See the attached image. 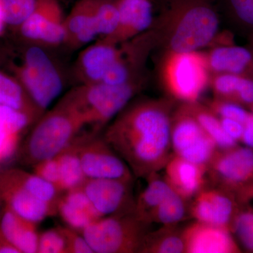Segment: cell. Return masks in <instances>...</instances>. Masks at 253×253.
Wrapping results in <instances>:
<instances>
[{
  "mask_svg": "<svg viewBox=\"0 0 253 253\" xmlns=\"http://www.w3.org/2000/svg\"><path fill=\"white\" fill-rule=\"evenodd\" d=\"M173 109L171 98L130 101L106 126L105 140L136 177L157 174L172 155Z\"/></svg>",
  "mask_w": 253,
  "mask_h": 253,
  "instance_id": "6da1fadb",
  "label": "cell"
},
{
  "mask_svg": "<svg viewBox=\"0 0 253 253\" xmlns=\"http://www.w3.org/2000/svg\"><path fill=\"white\" fill-rule=\"evenodd\" d=\"M151 28L166 51L188 52L211 45L219 21L212 0H165Z\"/></svg>",
  "mask_w": 253,
  "mask_h": 253,
  "instance_id": "7a4b0ae2",
  "label": "cell"
},
{
  "mask_svg": "<svg viewBox=\"0 0 253 253\" xmlns=\"http://www.w3.org/2000/svg\"><path fill=\"white\" fill-rule=\"evenodd\" d=\"M85 126L80 113L62 96L35 123L21 149L22 162L33 167L41 161L56 157L72 144Z\"/></svg>",
  "mask_w": 253,
  "mask_h": 253,
  "instance_id": "3957f363",
  "label": "cell"
},
{
  "mask_svg": "<svg viewBox=\"0 0 253 253\" xmlns=\"http://www.w3.org/2000/svg\"><path fill=\"white\" fill-rule=\"evenodd\" d=\"M145 80L126 84H78L64 95L81 115L86 126L99 133L141 90Z\"/></svg>",
  "mask_w": 253,
  "mask_h": 253,
  "instance_id": "277c9868",
  "label": "cell"
},
{
  "mask_svg": "<svg viewBox=\"0 0 253 253\" xmlns=\"http://www.w3.org/2000/svg\"><path fill=\"white\" fill-rule=\"evenodd\" d=\"M165 52L160 75L169 97L181 103L199 101L211 81L204 52Z\"/></svg>",
  "mask_w": 253,
  "mask_h": 253,
  "instance_id": "5b68a950",
  "label": "cell"
},
{
  "mask_svg": "<svg viewBox=\"0 0 253 253\" xmlns=\"http://www.w3.org/2000/svg\"><path fill=\"white\" fill-rule=\"evenodd\" d=\"M21 84L37 107L44 113L64 88V76L46 48L31 44L20 70Z\"/></svg>",
  "mask_w": 253,
  "mask_h": 253,
  "instance_id": "8992f818",
  "label": "cell"
},
{
  "mask_svg": "<svg viewBox=\"0 0 253 253\" xmlns=\"http://www.w3.org/2000/svg\"><path fill=\"white\" fill-rule=\"evenodd\" d=\"M149 226L129 213L101 218L81 233L94 253H135L139 252Z\"/></svg>",
  "mask_w": 253,
  "mask_h": 253,
  "instance_id": "52a82bcc",
  "label": "cell"
},
{
  "mask_svg": "<svg viewBox=\"0 0 253 253\" xmlns=\"http://www.w3.org/2000/svg\"><path fill=\"white\" fill-rule=\"evenodd\" d=\"M212 186L234 195L240 203L253 199V150L249 147L219 149L207 167Z\"/></svg>",
  "mask_w": 253,
  "mask_h": 253,
  "instance_id": "ba28073f",
  "label": "cell"
},
{
  "mask_svg": "<svg viewBox=\"0 0 253 253\" xmlns=\"http://www.w3.org/2000/svg\"><path fill=\"white\" fill-rule=\"evenodd\" d=\"M170 136L172 154L206 168L219 150L183 104L173 111Z\"/></svg>",
  "mask_w": 253,
  "mask_h": 253,
  "instance_id": "9c48e42d",
  "label": "cell"
},
{
  "mask_svg": "<svg viewBox=\"0 0 253 253\" xmlns=\"http://www.w3.org/2000/svg\"><path fill=\"white\" fill-rule=\"evenodd\" d=\"M80 157L86 178L134 180L129 166L104 136L94 131H86L80 147Z\"/></svg>",
  "mask_w": 253,
  "mask_h": 253,
  "instance_id": "30bf717a",
  "label": "cell"
},
{
  "mask_svg": "<svg viewBox=\"0 0 253 253\" xmlns=\"http://www.w3.org/2000/svg\"><path fill=\"white\" fill-rule=\"evenodd\" d=\"M65 18L57 0H40L29 17L19 26L31 44L47 48L64 44Z\"/></svg>",
  "mask_w": 253,
  "mask_h": 253,
  "instance_id": "8fae6325",
  "label": "cell"
},
{
  "mask_svg": "<svg viewBox=\"0 0 253 253\" xmlns=\"http://www.w3.org/2000/svg\"><path fill=\"white\" fill-rule=\"evenodd\" d=\"M134 180L118 179H89L81 189L103 216L133 213L135 199L133 196Z\"/></svg>",
  "mask_w": 253,
  "mask_h": 253,
  "instance_id": "7c38bea8",
  "label": "cell"
},
{
  "mask_svg": "<svg viewBox=\"0 0 253 253\" xmlns=\"http://www.w3.org/2000/svg\"><path fill=\"white\" fill-rule=\"evenodd\" d=\"M240 203L234 195L212 186L205 187L189 204V217L232 231L233 224L240 212Z\"/></svg>",
  "mask_w": 253,
  "mask_h": 253,
  "instance_id": "4fadbf2b",
  "label": "cell"
},
{
  "mask_svg": "<svg viewBox=\"0 0 253 253\" xmlns=\"http://www.w3.org/2000/svg\"><path fill=\"white\" fill-rule=\"evenodd\" d=\"M0 200L25 219L39 224L57 214V208L31 194L15 177L11 169L0 172Z\"/></svg>",
  "mask_w": 253,
  "mask_h": 253,
  "instance_id": "5bb4252c",
  "label": "cell"
},
{
  "mask_svg": "<svg viewBox=\"0 0 253 253\" xmlns=\"http://www.w3.org/2000/svg\"><path fill=\"white\" fill-rule=\"evenodd\" d=\"M119 44L98 39L83 47L75 61L73 74L78 84L101 83L119 55Z\"/></svg>",
  "mask_w": 253,
  "mask_h": 253,
  "instance_id": "9a60e30c",
  "label": "cell"
},
{
  "mask_svg": "<svg viewBox=\"0 0 253 253\" xmlns=\"http://www.w3.org/2000/svg\"><path fill=\"white\" fill-rule=\"evenodd\" d=\"M119 18L115 31L100 38L113 44H121L149 30L154 23L151 0H118Z\"/></svg>",
  "mask_w": 253,
  "mask_h": 253,
  "instance_id": "2e32d148",
  "label": "cell"
},
{
  "mask_svg": "<svg viewBox=\"0 0 253 253\" xmlns=\"http://www.w3.org/2000/svg\"><path fill=\"white\" fill-rule=\"evenodd\" d=\"M185 253H237L231 231L196 221L182 229Z\"/></svg>",
  "mask_w": 253,
  "mask_h": 253,
  "instance_id": "e0dca14e",
  "label": "cell"
},
{
  "mask_svg": "<svg viewBox=\"0 0 253 253\" xmlns=\"http://www.w3.org/2000/svg\"><path fill=\"white\" fill-rule=\"evenodd\" d=\"M163 169V179L173 191L186 201H191L206 187L207 168L204 166L172 154Z\"/></svg>",
  "mask_w": 253,
  "mask_h": 253,
  "instance_id": "ac0fdd59",
  "label": "cell"
},
{
  "mask_svg": "<svg viewBox=\"0 0 253 253\" xmlns=\"http://www.w3.org/2000/svg\"><path fill=\"white\" fill-rule=\"evenodd\" d=\"M204 54L211 76L228 73L253 80V51L249 47L233 42L212 46Z\"/></svg>",
  "mask_w": 253,
  "mask_h": 253,
  "instance_id": "d6986e66",
  "label": "cell"
},
{
  "mask_svg": "<svg viewBox=\"0 0 253 253\" xmlns=\"http://www.w3.org/2000/svg\"><path fill=\"white\" fill-rule=\"evenodd\" d=\"M64 44L71 49L84 47L99 39L94 0H78L65 18Z\"/></svg>",
  "mask_w": 253,
  "mask_h": 253,
  "instance_id": "ffe728a7",
  "label": "cell"
},
{
  "mask_svg": "<svg viewBox=\"0 0 253 253\" xmlns=\"http://www.w3.org/2000/svg\"><path fill=\"white\" fill-rule=\"evenodd\" d=\"M57 214L66 226L81 232L104 217L81 188L63 193L58 201Z\"/></svg>",
  "mask_w": 253,
  "mask_h": 253,
  "instance_id": "44dd1931",
  "label": "cell"
},
{
  "mask_svg": "<svg viewBox=\"0 0 253 253\" xmlns=\"http://www.w3.org/2000/svg\"><path fill=\"white\" fill-rule=\"evenodd\" d=\"M38 224L25 219L5 206L0 214V229L20 253H38Z\"/></svg>",
  "mask_w": 253,
  "mask_h": 253,
  "instance_id": "7402d4cb",
  "label": "cell"
},
{
  "mask_svg": "<svg viewBox=\"0 0 253 253\" xmlns=\"http://www.w3.org/2000/svg\"><path fill=\"white\" fill-rule=\"evenodd\" d=\"M210 86L217 99L250 107L253 104V80L236 75L219 73L211 76Z\"/></svg>",
  "mask_w": 253,
  "mask_h": 253,
  "instance_id": "603a6c76",
  "label": "cell"
},
{
  "mask_svg": "<svg viewBox=\"0 0 253 253\" xmlns=\"http://www.w3.org/2000/svg\"><path fill=\"white\" fill-rule=\"evenodd\" d=\"M85 132H82L72 144L56 157L59 164V189L61 193L81 188L87 179L83 171L80 157V147Z\"/></svg>",
  "mask_w": 253,
  "mask_h": 253,
  "instance_id": "cb8c5ba5",
  "label": "cell"
},
{
  "mask_svg": "<svg viewBox=\"0 0 253 253\" xmlns=\"http://www.w3.org/2000/svg\"><path fill=\"white\" fill-rule=\"evenodd\" d=\"M147 181V186L135 199L133 214L150 225L153 213L172 190L158 173L148 178Z\"/></svg>",
  "mask_w": 253,
  "mask_h": 253,
  "instance_id": "d4e9b609",
  "label": "cell"
},
{
  "mask_svg": "<svg viewBox=\"0 0 253 253\" xmlns=\"http://www.w3.org/2000/svg\"><path fill=\"white\" fill-rule=\"evenodd\" d=\"M204 130L217 144L218 149L226 150L237 146V141L226 134L221 126L220 119L206 104L199 101L182 103Z\"/></svg>",
  "mask_w": 253,
  "mask_h": 253,
  "instance_id": "484cf974",
  "label": "cell"
},
{
  "mask_svg": "<svg viewBox=\"0 0 253 253\" xmlns=\"http://www.w3.org/2000/svg\"><path fill=\"white\" fill-rule=\"evenodd\" d=\"M141 253H185L182 229L176 225L162 228L144 236L139 250Z\"/></svg>",
  "mask_w": 253,
  "mask_h": 253,
  "instance_id": "4316f807",
  "label": "cell"
},
{
  "mask_svg": "<svg viewBox=\"0 0 253 253\" xmlns=\"http://www.w3.org/2000/svg\"><path fill=\"white\" fill-rule=\"evenodd\" d=\"M0 105L23 111L36 123L44 114L32 101L21 83L1 72H0Z\"/></svg>",
  "mask_w": 253,
  "mask_h": 253,
  "instance_id": "83f0119b",
  "label": "cell"
},
{
  "mask_svg": "<svg viewBox=\"0 0 253 253\" xmlns=\"http://www.w3.org/2000/svg\"><path fill=\"white\" fill-rule=\"evenodd\" d=\"M189 216V201L172 191L156 208L151 216V224L163 226L177 225Z\"/></svg>",
  "mask_w": 253,
  "mask_h": 253,
  "instance_id": "f1b7e54d",
  "label": "cell"
},
{
  "mask_svg": "<svg viewBox=\"0 0 253 253\" xmlns=\"http://www.w3.org/2000/svg\"><path fill=\"white\" fill-rule=\"evenodd\" d=\"M40 0H0L4 22L20 26L33 12Z\"/></svg>",
  "mask_w": 253,
  "mask_h": 253,
  "instance_id": "f546056e",
  "label": "cell"
},
{
  "mask_svg": "<svg viewBox=\"0 0 253 253\" xmlns=\"http://www.w3.org/2000/svg\"><path fill=\"white\" fill-rule=\"evenodd\" d=\"M38 253H67L66 239L61 226L51 228L39 234Z\"/></svg>",
  "mask_w": 253,
  "mask_h": 253,
  "instance_id": "4dcf8cb0",
  "label": "cell"
},
{
  "mask_svg": "<svg viewBox=\"0 0 253 253\" xmlns=\"http://www.w3.org/2000/svg\"><path fill=\"white\" fill-rule=\"evenodd\" d=\"M231 17L241 26L253 31V0H222Z\"/></svg>",
  "mask_w": 253,
  "mask_h": 253,
  "instance_id": "1f68e13d",
  "label": "cell"
},
{
  "mask_svg": "<svg viewBox=\"0 0 253 253\" xmlns=\"http://www.w3.org/2000/svg\"><path fill=\"white\" fill-rule=\"evenodd\" d=\"M0 122L18 135L28 126L36 123L26 113L4 105H0Z\"/></svg>",
  "mask_w": 253,
  "mask_h": 253,
  "instance_id": "d6a6232c",
  "label": "cell"
},
{
  "mask_svg": "<svg viewBox=\"0 0 253 253\" xmlns=\"http://www.w3.org/2000/svg\"><path fill=\"white\" fill-rule=\"evenodd\" d=\"M219 118H230L244 124L250 113L241 105L214 98L206 104Z\"/></svg>",
  "mask_w": 253,
  "mask_h": 253,
  "instance_id": "836d02e7",
  "label": "cell"
},
{
  "mask_svg": "<svg viewBox=\"0 0 253 253\" xmlns=\"http://www.w3.org/2000/svg\"><path fill=\"white\" fill-rule=\"evenodd\" d=\"M232 231L244 247L253 252V212L240 211L233 224Z\"/></svg>",
  "mask_w": 253,
  "mask_h": 253,
  "instance_id": "e575fe53",
  "label": "cell"
},
{
  "mask_svg": "<svg viewBox=\"0 0 253 253\" xmlns=\"http://www.w3.org/2000/svg\"><path fill=\"white\" fill-rule=\"evenodd\" d=\"M67 246V253H94L81 231L61 226Z\"/></svg>",
  "mask_w": 253,
  "mask_h": 253,
  "instance_id": "d590c367",
  "label": "cell"
},
{
  "mask_svg": "<svg viewBox=\"0 0 253 253\" xmlns=\"http://www.w3.org/2000/svg\"><path fill=\"white\" fill-rule=\"evenodd\" d=\"M33 172L48 182L54 184L59 190V168L56 157L37 163L33 166Z\"/></svg>",
  "mask_w": 253,
  "mask_h": 253,
  "instance_id": "8d00e7d4",
  "label": "cell"
},
{
  "mask_svg": "<svg viewBox=\"0 0 253 253\" xmlns=\"http://www.w3.org/2000/svg\"><path fill=\"white\" fill-rule=\"evenodd\" d=\"M19 136L0 122V162L9 159L17 149Z\"/></svg>",
  "mask_w": 253,
  "mask_h": 253,
  "instance_id": "74e56055",
  "label": "cell"
},
{
  "mask_svg": "<svg viewBox=\"0 0 253 253\" xmlns=\"http://www.w3.org/2000/svg\"><path fill=\"white\" fill-rule=\"evenodd\" d=\"M219 119L226 134L236 141H241L244 133V124L230 118H219Z\"/></svg>",
  "mask_w": 253,
  "mask_h": 253,
  "instance_id": "f35d334b",
  "label": "cell"
},
{
  "mask_svg": "<svg viewBox=\"0 0 253 253\" xmlns=\"http://www.w3.org/2000/svg\"><path fill=\"white\" fill-rule=\"evenodd\" d=\"M244 129L241 140L247 147L253 150V113H250L244 124Z\"/></svg>",
  "mask_w": 253,
  "mask_h": 253,
  "instance_id": "ab89813d",
  "label": "cell"
},
{
  "mask_svg": "<svg viewBox=\"0 0 253 253\" xmlns=\"http://www.w3.org/2000/svg\"><path fill=\"white\" fill-rule=\"evenodd\" d=\"M0 253H20L16 248L6 239L0 229Z\"/></svg>",
  "mask_w": 253,
  "mask_h": 253,
  "instance_id": "60d3db41",
  "label": "cell"
},
{
  "mask_svg": "<svg viewBox=\"0 0 253 253\" xmlns=\"http://www.w3.org/2000/svg\"><path fill=\"white\" fill-rule=\"evenodd\" d=\"M4 16H3L2 11H1V6H0V33L4 29Z\"/></svg>",
  "mask_w": 253,
  "mask_h": 253,
  "instance_id": "b9f144b4",
  "label": "cell"
},
{
  "mask_svg": "<svg viewBox=\"0 0 253 253\" xmlns=\"http://www.w3.org/2000/svg\"><path fill=\"white\" fill-rule=\"evenodd\" d=\"M249 47L253 51V31L251 32L249 34Z\"/></svg>",
  "mask_w": 253,
  "mask_h": 253,
  "instance_id": "7bdbcfd3",
  "label": "cell"
},
{
  "mask_svg": "<svg viewBox=\"0 0 253 253\" xmlns=\"http://www.w3.org/2000/svg\"><path fill=\"white\" fill-rule=\"evenodd\" d=\"M1 201L0 200V214H1Z\"/></svg>",
  "mask_w": 253,
  "mask_h": 253,
  "instance_id": "ee69618b",
  "label": "cell"
},
{
  "mask_svg": "<svg viewBox=\"0 0 253 253\" xmlns=\"http://www.w3.org/2000/svg\"><path fill=\"white\" fill-rule=\"evenodd\" d=\"M251 108L253 110V104L252 105V106H251Z\"/></svg>",
  "mask_w": 253,
  "mask_h": 253,
  "instance_id": "f6af8a7d",
  "label": "cell"
}]
</instances>
